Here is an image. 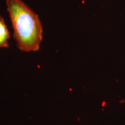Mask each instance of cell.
Returning a JSON list of instances; mask_svg holds the SVG:
<instances>
[{"mask_svg": "<svg viewBox=\"0 0 125 125\" xmlns=\"http://www.w3.org/2000/svg\"><path fill=\"white\" fill-rule=\"evenodd\" d=\"M17 46L23 52L38 51L42 40L38 16L21 0H6Z\"/></svg>", "mask_w": 125, "mask_h": 125, "instance_id": "6da1fadb", "label": "cell"}, {"mask_svg": "<svg viewBox=\"0 0 125 125\" xmlns=\"http://www.w3.org/2000/svg\"><path fill=\"white\" fill-rule=\"evenodd\" d=\"M10 38V34L4 20L0 16V49L8 48L9 46L8 40Z\"/></svg>", "mask_w": 125, "mask_h": 125, "instance_id": "7a4b0ae2", "label": "cell"}]
</instances>
